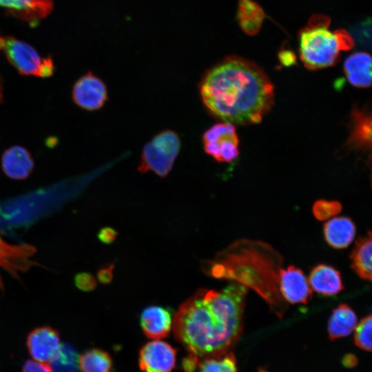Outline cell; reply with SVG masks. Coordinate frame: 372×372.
<instances>
[{"label": "cell", "mask_w": 372, "mask_h": 372, "mask_svg": "<svg viewBox=\"0 0 372 372\" xmlns=\"http://www.w3.org/2000/svg\"><path fill=\"white\" fill-rule=\"evenodd\" d=\"M0 51L21 75L46 78L54 73V65L50 56H41L32 46L14 37L0 36Z\"/></svg>", "instance_id": "8992f818"}, {"label": "cell", "mask_w": 372, "mask_h": 372, "mask_svg": "<svg viewBox=\"0 0 372 372\" xmlns=\"http://www.w3.org/2000/svg\"><path fill=\"white\" fill-rule=\"evenodd\" d=\"M200 361L196 356L187 353L182 361V366L185 372H195L198 369Z\"/></svg>", "instance_id": "1f68e13d"}, {"label": "cell", "mask_w": 372, "mask_h": 372, "mask_svg": "<svg viewBox=\"0 0 372 372\" xmlns=\"http://www.w3.org/2000/svg\"><path fill=\"white\" fill-rule=\"evenodd\" d=\"M202 141L206 154L218 162H231L239 154L238 138L232 123L214 125L204 132Z\"/></svg>", "instance_id": "52a82bcc"}, {"label": "cell", "mask_w": 372, "mask_h": 372, "mask_svg": "<svg viewBox=\"0 0 372 372\" xmlns=\"http://www.w3.org/2000/svg\"><path fill=\"white\" fill-rule=\"evenodd\" d=\"M355 234L353 221L347 216L331 218L324 225V238L335 249L347 247L353 240Z\"/></svg>", "instance_id": "2e32d148"}, {"label": "cell", "mask_w": 372, "mask_h": 372, "mask_svg": "<svg viewBox=\"0 0 372 372\" xmlns=\"http://www.w3.org/2000/svg\"><path fill=\"white\" fill-rule=\"evenodd\" d=\"M23 372H53L50 366L44 362L28 360L23 367Z\"/></svg>", "instance_id": "f546056e"}, {"label": "cell", "mask_w": 372, "mask_h": 372, "mask_svg": "<svg viewBox=\"0 0 372 372\" xmlns=\"http://www.w3.org/2000/svg\"><path fill=\"white\" fill-rule=\"evenodd\" d=\"M308 282L312 291L325 296L337 294L344 288L340 273L324 264H320L311 271Z\"/></svg>", "instance_id": "9a60e30c"}, {"label": "cell", "mask_w": 372, "mask_h": 372, "mask_svg": "<svg viewBox=\"0 0 372 372\" xmlns=\"http://www.w3.org/2000/svg\"><path fill=\"white\" fill-rule=\"evenodd\" d=\"M59 334L50 327H41L32 331L27 338L30 355L38 362H50L61 349Z\"/></svg>", "instance_id": "8fae6325"}, {"label": "cell", "mask_w": 372, "mask_h": 372, "mask_svg": "<svg viewBox=\"0 0 372 372\" xmlns=\"http://www.w3.org/2000/svg\"><path fill=\"white\" fill-rule=\"evenodd\" d=\"M181 141L178 134L170 130L157 134L143 148L138 170L141 173L152 172L165 177L172 169L179 154Z\"/></svg>", "instance_id": "5b68a950"}, {"label": "cell", "mask_w": 372, "mask_h": 372, "mask_svg": "<svg viewBox=\"0 0 372 372\" xmlns=\"http://www.w3.org/2000/svg\"><path fill=\"white\" fill-rule=\"evenodd\" d=\"M358 324V318L353 309L347 304H339L333 309L328 321V333L334 340L350 335Z\"/></svg>", "instance_id": "d6986e66"}, {"label": "cell", "mask_w": 372, "mask_h": 372, "mask_svg": "<svg viewBox=\"0 0 372 372\" xmlns=\"http://www.w3.org/2000/svg\"><path fill=\"white\" fill-rule=\"evenodd\" d=\"M176 360V349L161 340L146 343L139 351L138 364L144 372H171Z\"/></svg>", "instance_id": "9c48e42d"}, {"label": "cell", "mask_w": 372, "mask_h": 372, "mask_svg": "<svg viewBox=\"0 0 372 372\" xmlns=\"http://www.w3.org/2000/svg\"><path fill=\"white\" fill-rule=\"evenodd\" d=\"M72 99L80 108L94 111L101 109L108 99L105 83L92 72L81 76L74 84Z\"/></svg>", "instance_id": "ba28073f"}, {"label": "cell", "mask_w": 372, "mask_h": 372, "mask_svg": "<svg viewBox=\"0 0 372 372\" xmlns=\"http://www.w3.org/2000/svg\"><path fill=\"white\" fill-rule=\"evenodd\" d=\"M282 258L267 244L242 240L235 242L203 264V271L216 278H225L251 287L282 318L286 302L278 287Z\"/></svg>", "instance_id": "3957f363"}, {"label": "cell", "mask_w": 372, "mask_h": 372, "mask_svg": "<svg viewBox=\"0 0 372 372\" xmlns=\"http://www.w3.org/2000/svg\"><path fill=\"white\" fill-rule=\"evenodd\" d=\"M371 315L364 317L355 328L354 342L360 349L371 351Z\"/></svg>", "instance_id": "d4e9b609"}, {"label": "cell", "mask_w": 372, "mask_h": 372, "mask_svg": "<svg viewBox=\"0 0 372 372\" xmlns=\"http://www.w3.org/2000/svg\"><path fill=\"white\" fill-rule=\"evenodd\" d=\"M117 235L118 232L114 229L110 227H105L99 231L98 238L101 242L110 244L115 240Z\"/></svg>", "instance_id": "4dcf8cb0"}, {"label": "cell", "mask_w": 372, "mask_h": 372, "mask_svg": "<svg viewBox=\"0 0 372 372\" xmlns=\"http://www.w3.org/2000/svg\"><path fill=\"white\" fill-rule=\"evenodd\" d=\"M247 291L237 282L220 291L200 289L180 304L173 331L187 353L201 360L231 351L242 331Z\"/></svg>", "instance_id": "6da1fadb"}, {"label": "cell", "mask_w": 372, "mask_h": 372, "mask_svg": "<svg viewBox=\"0 0 372 372\" xmlns=\"http://www.w3.org/2000/svg\"><path fill=\"white\" fill-rule=\"evenodd\" d=\"M265 17L261 6L253 0H238L237 18L241 29L246 34H257Z\"/></svg>", "instance_id": "ffe728a7"}, {"label": "cell", "mask_w": 372, "mask_h": 372, "mask_svg": "<svg viewBox=\"0 0 372 372\" xmlns=\"http://www.w3.org/2000/svg\"><path fill=\"white\" fill-rule=\"evenodd\" d=\"M140 322L145 335L154 340L167 337L172 324L169 311L158 305H152L145 308L141 313Z\"/></svg>", "instance_id": "4fadbf2b"}, {"label": "cell", "mask_w": 372, "mask_h": 372, "mask_svg": "<svg viewBox=\"0 0 372 372\" xmlns=\"http://www.w3.org/2000/svg\"><path fill=\"white\" fill-rule=\"evenodd\" d=\"M278 287L286 302L307 304L312 298V289L302 271L293 265L281 269Z\"/></svg>", "instance_id": "30bf717a"}, {"label": "cell", "mask_w": 372, "mask_h": 372, "mask_svg": "<svg viewBox=\"0 0 372 372\" xmlns=\"http://www.w3.org/2000/svg\"><path fill=\"white\" fill-rule=\"evenodd\" d=\"M353 130L349 142L357 147H370L371 142V116L358 110L353 113Z\"/></svg>", "instance_id": "7402d4cb"}, {"label": "cell", "mask_w": 372, "mask_h": 372, "mask_svg": "<svg viewBox=\"0 0 372 372\" xmlns=\"http://www.w3.org/2000/svg\"><path fill=\"white\" fill-rule=\"evenodd\" d=\"M371 234L369 231L367 235L360 237L350 254L351 267L362 280L371 282L372 277Z\"/></svg>", "instance_id": "ac0fdd59"}, {"label": "cell", "mask_w": 372, "mask_h": 372, "mask_svg": "<svg viewBox=\"0 0 372 372\" xmlns=\"http://www.w3.org/2000/svg\"><path fill=\"white\" fill-rule=\"evenodd\" d=\"M114 265L113 264L100 269L97 273V278L99 281L103 284H108L111 282L113 278V269Z\"/></svg>", "instance_id": "d6a6232c"}, {"label": "cell", "mask_w": 372, "mask_h": 372, "mask_svg": "<svg viewBox=\"0 0 372 372\" xmlns=\"http://www.w3.org/2000/svg\"><path fill=\"white\" fill-rule=\"evenodd\" d=\"M199 92L214 117L232 124L261 121L273 102V86L262 69L244 58L231 56L203 76Z\"/></svg>", "instance_id": "7a4b0ae2"}, {"label": "cell", "mask_w": 372, "mask_h": 372, "mask_svg": "<svg viewBox=\"0 0 372 372\" xmlns=\"http://www.w3.org/2000/svg\"><path fill=\"white\" fill-rule=\"evenodd\" d=\"M279 59L280 62L287 66L294 64L296 61V56L290 50H282L279 53Z\"/></svg>", "instance_id": "836d02e7"}, {"label": "cell", "mask_w": 372, "mask_h": 372, "mask_svg": "<svg viewBox=\"0 0 372 372\" xmlns=\"http://www.w3.org/2000/svg\"><path fill=\"white\" fill-rule=\"evenodd\" d=\"M1 167L5 175L10 178L24 180L32 172L34 161L26 148L21 145H13L3 152Z\"/></svg>", "instance_id": "7c38bea8"}, {"label": "cell", "mask_w": 372, "mask_h": 372, "mask_svg": "<svg viewBox=\"0 0 372 372\" xmlns=\"http://www.w3.org/2000/svg\"><path fill=\"white\" fill-rule=\"evenodd\" d=\"M74 282L76 286L83 291H91L96 287V279L87 272L78 273L74 278Z\"/></svg>", "instance_id": "83f0119b"}, {"label": "cell", "mask_w": 372, "mask_h": 372, "mask_svg": "<svg viewBox=\"0 0 372 372\" xmlns=\"http://www.w3.org/2000/svg\"><path fill=\"white\" fill-rule=\"evenodd\" d=\"M112 364L110 354L99 349H90L79 358L81 372H112Z\"/></svg>", "instance_id": "44dd1931"}, {"label": "cell", "mask_w": 372, "mask_h": 372, "mask_svg": "<svg viewBox=\"0 0 372 372\" xmlns=\"http://www.w3.org/2000/svg\"><path fill=\"white\" fill-rule=\"evenodd\" d=\"M355 38L360 44H371V19L366 20L353 29Z\"/></svg>", "instance_id": "4316f807"}, {"label": "cell", "mask_w": 372, "mask_h": 372, "mask_svg": "<svg viewBox=\"0 0 372 372\" xmlns=\"http://www.w3.org/2000/svg\"><path fill=\"white\" fill-rule=\"evenodd\" d=\"M198 369L199 372H238L236 359L231 351L201 360Z\"/></svg>", "instance_id": "603a6c76"}, {"label": "cell", "mask_w": 372, "mask_h": 372, "mask_svg": "<svg viewBox=\"0 0 372 372\" xmlns=\"http://www.w3.org/2000/svg\"><path fill=\"white\" fill-rule=\"evenodd\" d=\"M50 363L53 372H78L77 351L69 344H61L57 356Z\"/></svg>", "instance_id": "cb8c5ba5"}, {"label": "cell", "mask_w": 372, "mask_h": 372, "mask_svg": "<svg viewBox=\"0 0 372 372\" xmlns=\"http://www.w3.org/2000/svg\"><path fill=\"white\" fill-rule=\"evenodd\" d=\"M0 7L26 21L41 19L52 10V0H0Z\"/></svg>", "instance_id": "5bb4252c"}, {"label": "cell", "mask_w": 372, "mask_h": 372, "mask_svg": "<svg viewBox=\"0 0 372 372\" xmlns=\"http://www.w3.org/2000/svg\"><path fill=\"white\" fill-rule=\"evenodd\" d=\"M344 72L349 82L355 87L366 88L371 84V57L365 52L348 56L344 63Z\"/></svg>", "instance_id": "e0dca14e"}, {"label": "cell", "mask_w": 372, "mask_h": 372, "mask_svg": "<svg viewBox=\"0 0 372 372\" xmlns=\"http://www.w3.org/2000/svg\"><path fill=\"white\" fill-rule=\"evenodd\" d=\"M329 18L314 16L299 34L300 57L304 66L317 70L335 65L342 51L335 32L329 30Z\"/></svg>", "instance_id": "277c9868"}, {"label": "cell", "mask_w": 372, "mask_h": 372, "mask_svg": "<svg viewBox=\"0 0 372 372\" xmlns=\"http://www.w3.org/2000/svg\"><path fill=\"white\" fill-rule=\"evenodd\" d=\"M335 32L342 50H349L354 46L355 42L350 33L344 30H338Z\"/></svg>", "instance_id": "f1b7e54d"}, {"label": "cell", "mask_w": 372, "mask_h": 372, "mask_svg": "<svg viewBox=\"0 0 372 372\" xmlns=\"http://www.w3.org/2000/svg\"><path fill=\"white\" fill-rule=\"evenodd\" d=\"M342 205L337 201L318 200L313 205L312 211L314 216L319 220H327L339 214Z\"/></svg>", "instance_id": "484cf974"}]
</instances>
